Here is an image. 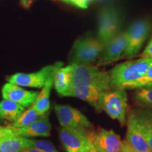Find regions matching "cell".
I'll return each mask as SVG.
<instances>
[{
  "label": "cell",
  "mask_w": 152,
  "mask_h": 152,
  "mask_svg": "<svg viewBox=\"0 0 152 152\" xmlns=\"http://www.w3.org/2000/svg\"><path fill=\"white\" fill-rule=\"evenodd\" d=\"M152 65V58L140 59L121 63L110 71L112 88L125 90L129 85L136 83L145 75L150 66Z\"/></svg>",
  "instance_id": "1"
},
{
  "label": "cell",
  "mask_w": 152,
  "mask_h": 152,
  "mask_svg": "<svg viewBox=\"0 0 152 152\" xmlns=\"http://www.w3.org/2000/svg\"><path fill=\"white\" fill-rule=\"evenodd\" d=\"M73 85L91 87L99 92L112 89L111 78L107 72L101 71L91 65L71 64Z\"/></svg>",
  "instance_id": "2"
},
{
  "label": "cell",
  "mask_w": 152,
  "mask_h": 152,
  "mask_svg": "<svg viewBox=\"0 0 152 152\" xmlns=\"http://www.w3.org/2000/svg\"><path fill=\"white\" fill-rule=\"evenodd\" d=\"M99 104L102 111H105L112 119L117 120L121 125L126 124L128 94L125 90L112 88L102 92Z\"/></svg>",
  "instance_id": "3"
},
{
  "label": "cell",
  "mask_w": 152,
  "mask_h": 152,
  "mask_svg": "<svg viewBox=\"0 0 152 152\" xmlns=\"http://www.w3.org/2000/svg\"><path fill=\"white\" fill-rule=\"evenodd\" d=\"M104 46L98 39L85 37L78 39L74 43L70 55L71 64L90 65L99 59Z\"/></svg>",
  "instance_id": "4"
},
{
  "label": "cell",
  "mask_w": 152,
  "mask_h": 152,
  "mask_svg": "<svg viewBox=\"0 0 152 152\" xmlns=\"http://www.w3.org/2000/svg\"><path fill=\"white\" fill-rule=\"evenodd\" d=\"M62 66L63 63L57 62L53 65L45 66L35 73H16L9 77L7 81L18 86L41 88L44 87L49 77L56 73L57 70Z\"/></svg>",
  "instance_id": "5"
},
{
  "label": "cell",
  "mask_w": 152,
  "mask_h": 152,
  "mask_svg": "<svg viewBox=\"0 0 152 152\" xmlns=\"http://www.w3.org/2000/svg\"><path fill=\"white\" fill-rule=\"evenodd\" d=\"M54 110L61 125L88 133L87 129L92 128V123L79 110L69 106L55 104Z\"/></svg>",
  "instance_id": "6"
},
{
  "label": "cell",
  "mask_w": 152,
  "mask_h": 152,
  "mask_svg": "<svg viewBox=\"0 0 152 152\" xmlns=\"http://www.w3.org/2000/svg\"><path fill=\"white\" fill-rule=\"evenodd\" d=\"M150 29L149 23L147 20H140L134 22L127 30L128 42L123 58H132L136 56L147 39Z\"/></svg>",
  "instance_id": "7"
},
{
  "label": "cell",
  "mask_w": 152,
  "mask_h": 152,
  "mask_svg": "<svg viewBox=\"0 0 152 152\" xmlns=\"http://www.w3.org/2000/svg\"><path fill=\"white\" fill-rule=\"evenodd\" d=\"M90 143L96 152H122L123 142L118 134L112 130L101 128L88 132Z\"/></svg>",
  "instance_id": "8"
},
{
  "label": "cell",
  "mask_w": 152,
  "mask_h": 152,
  "mask_svg": "<svg viewBox=\"0 0 152 152\" xmlns=\"http://www.w3.org/2000/svg\"><path fill=\"white\" fill-rule=\"evenodd\" d=\"M119 15L113 8H105L100 12L98 20V39L104 47L118 34Z\"/></svg>",
  "instance_id": "9"
},
{
  "label": "cell",
  "mask_w": 152,
  "mask_h": 152,
  "mask_svg": "<svg viewBox=\"0 0 152 152\" xmlns=\"http://www.w3.org/2000/svg\"><path fill=\"white\" fill-rule=\"evenodd\" d=\"M127 32L118 33L104 47L97 60V66H103L116 61L123 56L127 46Z\"/></svg>",
  "instance_id": "10"
},
{
  "label": "cell",
  "mask_w": 152,
  "mask_h": 152,
  "mask_svg": "<svg viewBox=\"0 0 152 152\" xmlns=\"http://www.w3.org/2000/svg\"><path fill=\"white\" fill-rule=\"evenodd\" d=\"M59 137L63 146L67 152H80L90 142L88 133L65 127L60 128Z\"/></svg>",
  "instance_id": "11"
},
{
  "label": "cell",
  "mask_w": 152,
  "mask_h": 152,
  "mask_svg": "<svg viewBox=\"0 0 152 152\" xmlns=\"http://www.w3.org/2000/svg\"><path fill=\"white\" fill-rule=\"evenodd\" d=\"M1 93L4 99L14 102L25 108L32 105L38 95L37 92L26 90L11 83L4 85Z\"/></svg>",
  "instance_id": "12"
},
{
  "label": "cell",
  "mask_w": 152,
  "mask_h": 152,
  "mask_svg": "<svg viewBox=\"0 0 152 152\" xmlns=\"http://www.w3.org/2000/svg\"><path fill=\"white\" fill-rule=\"evenodd\" d=\"M125 142L137 152H151L147 138L140 130L134 118L129 114Z\"/></svg>",
  "instance_id": "13"
},
{
  "label": "cell",
  "mask_w": 152,
  "mask_h": 152,
  "mask_svg": "<svg viewBox=\"0 0 152 152\" xmlns=\"http://www.w3.org/2000/svg\"><path fill=\"white\" fill-rule=\"evenodd\" d=\"M12 128L14 135L22 136L25 137H48L50 134L52 125L49 122L48 116L47 115H43L35 122L27 126L17 128L12 127Z\"/></svg>",
  "instance_id": "14"
},
{
  "label": "cell",
  "mask_w": 152,
  "mask_h": 152,
  "mask_svg": "<svg viewBox=\"0 0 152 152\" xmlns=\"http://www.w3.org/2000/svg\"><path fill=\"white\" fill-rule=\"evenodd\" d=\"M130 114L147 138L150 151L152 152V109L142 107L131 111Z\"/></svg>",
  "instance_id": "15"
},
{
  "label": "cell",
  "mask_w": 152,
  "mask_h": 152,
  "mask_svg": "<svg viewBox=\"0 0 152 152\" xmlns=\"http://www.w3.org/2000/svg\"><path fill=\"white\" fill-rule=\"evenodd\" d=\"M102 92L91 87L72 85L69 96H73L88 102L98 112L102 111L99 104L100 93Z\"/></svg>",
  "instance_id": "16"
},
{
  "label": "cell",
  "mask_w": 152,
  "mask_h": 152,
  "mask_svg": "<svg viewBox=\"0 0 152 152\" xmlns=\"http://www.w3.org/2000/svg\"><path fill=\"white\" fill-rule=\"evenodd\" d=\"M73 80H72V66L61 67L57 70L54 78L55 90L62 96H69Z\"/></svg>",
  "instance_id": "17"
},
{
  "label": "cell",
  "mask_w": 152,
  "mask_h": 152,
  "mask_svg": "<svg viewBox=\"0 0 152 152\" xmlns=\"http://www.w3.org/2000/svg\"><path fill=\"white\" fill-rule=\"evenodd\" d=\"M33 141L22 136L9 137L0 142V152H23L33 146Z\"/></svg>",
  "instance_id": "18"
},
{
  "label": "cell",
  "mask_w": 152,
  "mask_h": 152,
  "mask_svg": "<svg viewBox=\"0 0 152 152\" xmlns=\"http://www.w3.org/2000/svg\"><path fill=\"white\" fill-rule=\"evenodd\" d=\"M54 75L55 74L49 77L45 85H44L42 90L41 91L40 93L38 94L35 102L32 104L40 115H45L48 111L49 107H50L49 96H50L51 89L54 85Z\"/></svg>",
  "instance_id": "19"
},
{
  "label": "cell",
  "mask_w": 152,
  "mask_h": 152,
  "mask_svg": "<svg viewBox=\"0 0 152 152\" xmlns=\"http://www.w3.org/2000/svg\"><path fill=\"white\" fill-rule=\"evenodd\" d=\"M26 111L25 107L11 101L4 99L0 102V119L15 122Z\"/></svg>",
  "instance_id": "20"
},
{
  "label": "cell",
  "mask_w": 152,
  "mask_h": 152,
  "mask_svg": "<svg viewBox=\"0 0 152 152\" xmlns=\"http://www.w3.org/2000/svg\"><path fill=\"white\" fill-rule=\"evenodd\" d=\"M42 115H40L36 111L34 106L32 105L26 111L21 114L19 118L16 121L13 123L11 126L14 128H22L31 124L38 119H39Z\"/></svg>",
  "instance_id": "21"
},
{
  "label": "cell",
  "mask_w": 152,
  "mask_h": 152,
  "mask_svg": "<svg viewBox=\"0 0 152 152\" xmlns=\"http://www.w3.org/2000/svg\"><path fill=\"white\" fill-rule=\"evenodd\" d=\"M134 97L135 102L143 107L152 109V86L135 89Z\"/></svg>",
  "instance_id": "22"
},
{
  "label": "cell",
  "mask_w": 152,
  "mask_h": 152,
  "mask_svg": "<svg viewBox=\"0 0 152 152\" xmlns=\"http://www.w3.org/2000/svg\"><path fill=\"white\" fill-rule=\"evenodd\" d=\"M147 86H152V65L150 66L147 73L141 80L129 85L125 90H127V89H137L140 87Z\"/></svg>",
  "instance_id": "23"
},
{
  "label": "cell",
  "mask_w": 152,
  "mask_h": 152,
  "mask_svg": "<svg viewBox=\"0 0 152 152\" xmlns=\"http://www.w3.org/2000/svg\"><path fill=\"white\" fill-rule=\"evenodd\" d=\"M32 147L41 152H59L51 142L44 140H33Z\"/></svg>",
  "instance_id": "24"
},
{
  "label": "cell",
  "mask_w": 152,
  "mask_h": 152,
  "mask_svg": "<svg viewBox=\"0 0 152 152\" xmlns=\"http://www.w3.org/2000/svg\"><path fill=\"white\" fill-rule=\"evenodd\" d=\"M14 135L13 132V128L11 126L1 127L0 126V142L5 139Z\"/></svg>",
  "instance_id": "25"
},
{
  "label": "cell",
  "mask_w": 152,
  "mask_h": 152,
  "mask_svg": "<svg viewBox=\"0 0 152 152\" xmlns=\"http://www.w3.org/2000/svg\"><path fill=\"white\" fill-rule=\"evenodd\" d=\"M66 3L72 4L82 9H86L87 7L88 3L86 2L85 0H61Z\"/></svg>",
  "instance_id": "26"
},
{
  "label": "cell",
  "mask_w": 152,
  "mask_h": 152,
  "mask_svg": "<svg viewBox=\"0 0 152 152\" xmlns=\"http://www.w3.org/2000/svg\"><path fill=\"white\" fill-rule=\"evenodd\" d=\"M143 58H152V38L142 54Z\"/></svg>",
  "instance_id": "27"
},
{
  "label": "cell",
  "mask_w": 152,
  "mask_h": 152,
  "mask_svg": "<svg viewBox=\"0 0 152 152\" xmlns=\"http://www.w3.org/2000/svg\"><path fill=\"white\" fill-rule=\"evenodd\" d=\"M80 152H96L95 151L94 148L93 147V146L92 145V144L89 143L87 144V146H85V147L83 148V150Z\"/></svg>",
  "instance_id": "28"
},
{
  "label": "cell",
  "mask_w": 152,
  "mask_h": 152,
  "mask_svg": "<svg viewBox=\"0 0 152 152\" xmlns=\"http://www.w3.org/2000/svg\"><path fill=\"white\" fill-rule=\"evenodd\" d=\"M122 152H137L135 151H134L132 149L129 147V146L125 143V141L123 142V151Z\"/></svg>",
  "instance_id": "29"
},
{
  "label": "cell",
  "mask_w": 152,
  "mask_h": 152,
  "mask_svg": "<svg viewBox=\"0 0 152 152\" xmlns=\"http://www.w3.org/2000/svg\"><path fill=\"white\" fill-rule=\"evenodd\" d=\"M23 152H41V151H39V150L37 149H35V148L31 147H29L27 149H26Z\"/></svg>",
  "instance_id": "30"
},
{
  "label": "cell",
  "mask_w": 152,
  "mask_h": 152,
  "mask_svg": "<svg viewBox=\"0 0 152 152\" xmlns=\"http://www.w3.org/2000/svg\"><path fill=\"white\" fill-rule=\"evenodd\" d=\"M32 0H21V2L24 6H28L30 4V3L31 2Z\"/></svg>",
  "instance_id": "31"
},
{
  "label": "cell",
  "mask_w": 152,
  "mask_h": 152,
  "mask_svg": "<svg viewBox=\"0 0 152 152\" xmlns=\"http://www.w3.org/2000/svg\"><path fill=\"white\" fill-rule=\"evenodd\" d=\"M85 1H86V2H87L88 3V1H91V0H85Z\"/></svg>",
  "instance_id": "32"
}]
</instances>
